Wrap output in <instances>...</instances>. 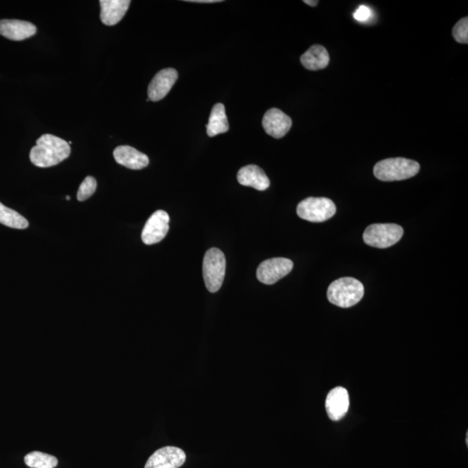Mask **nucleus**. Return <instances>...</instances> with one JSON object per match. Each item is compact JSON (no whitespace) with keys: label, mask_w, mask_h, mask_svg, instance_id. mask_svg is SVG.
I'll return each mask as SVG.
<instances>
[{"label":"nucleus","mask_w":468,"mask_h":468,"mask_svg":"<svg viewBox=\"0 0 468 468\" xmlns=\"http://www.w3.org/2000/svg\"><path fill=\"white\" fill-rule=\"evenodd\" d=\"M238 182L245 187H252L259 191H264L270 187V180L262 168L256 165L240 168L237 175Z\"/></svg>","instance_id":"15"},{"label":"nucleus","mask_w":468,"mask_h":468,"mask_svg":"<svg viewBox=\"0 0 468 468\" xmlns=\"http://www.w3.org/2000/svg\"><path fill=\"white\" fill-rule=\"evenodd\" d=\"M293 268L291 260L274 258L264 260L257 269V278L264 285H274L279 279L288 275Z\"/></svg>","instance_id":"7"},{"label":"nucleus","mask_w":468,"mask_h":468,"mask_svg":"<svg viewBox=\"0 0 468 468\" xmlns=\"http://www.w3.org/2000/svg\"><path fill=\"white\" fill-rule=\"evenodd\" d=\"M130 4L129 0H101L100 18L103 24L109 26L118 24L129 10Z\"/></svg>","instance_id":"16"},{"label":"nucleus","mask_w":468,"mask_h":468,"mask_svg":"<svg viewBox=\"0 0 468 468\" xmlns=\"http://www.w3.org/2000/svg\"><path fill=\"white\" fill-rule=\"evenodd\" d=\"M420 168V164L412 160L389 158L375 164L374 175L382 182H394L414 177Z\"/></svg>","instance_id":"3"},{"label":"nucleus","mask_w":468,"mask_h":468,"mask_svg":"<svg viewBox=\"0 0 468 468\" xmlns=\"http://www.w3.org/2000/svg\"><path fill=\"white\" fill-rule=\"evenodd\" d=\"M356 21L360 22H366L372 17V11L369 7L366 6H361L356 11L354 15Z\"/></svg>","instance_id":"23"},{"label":"nucleus","mask_w":468,"mask_h":468,"mask_svg":"<svg viewBox=\"0 0 468 468\" xmlns=\"http://www.w3.org/2000/svg\"><path fill=\"white\" fill-rule=\"evenodd\" d=\"M178 79V72L172 68L164 69L156 73L148 89V99L158 102L168 94Z\"/></svg>","instance_id":"10"},{"label":"nucleus","mask_w":468,"mask_h":468,"mask_svg":"<svg viewBox=\"0 0 468 468\" xmlns=\"http://www.w3.org/2000/svg\"><path fill=\"white\" fill-rule=\"evenodd\" d=\"M452 36L460 44L468 43V18H463L452 29Z\"/></svg>","instance_id":"22"},{"label":"nucleus","mask_w":468,"mask_h":468,"mask_svg":"<svg viewBox=\"0 0 468 468\" xmlns=\"http://www.w3.org/2000/svg\"><path fill=\"white\" fill-rule=\"evenodd\" d=\"M336 205L328 198L310 197L302 201L297 207L299 217L310 222H324L335 216Z\"/></svg>","instance_id":"6"},{"label":"nucleus","mask_w":468,"mask_h":468,"mask_svg":"<svg viewBox=\"0 0 468 468\" xmlns=\"http://www.w3.org/2000/svg\"><path fill=\"white\" fill-rule=\"evenodd\" d=\"M364 287L359 280L346 277L335 280L329 286L327 296L332 304L341 308H350L363 298Z\"/></svg>","instance_id":"2"},{"label":"nucleus","mask_w":468,"mask_h":468,"mask_svg":"<svg viewBox=\"0 0 468 468\" xmlns=\"http://www.w3.org/2000/svg\"><path fill=\"white\" fill-rule=\"evenodd\" d=\"M350 406V397L346 389L337 387L328 394L325 400L326 412L333 421H340L346 416Z\"/></svg>","instance_id":"12"},{"label":"nucleus","mask_w":468,"mask_h":468,"mask_svg":"<svg viewBox=\"0 0 468 468\" xmlns=\"http://www.w3.org/2000/svg\"><path fill=\"white\" fill-rule=\"evenodd\" d=\"M25 463L32 468H54L59 462L55 456L34 451L25 456Z\"/></svg>","instance_id":"20"},{"label":"nucleus","mask_w":468,"mask_h":468,"mask_svg":"<svg viewBox=\"0 0 468 468\" xmlns=\"http://www.w3.org/2000/svg\"><path fill=\"white\" fill-rule=\"evenodd\" d=\"M228 130L229 124L225 106L222 103H216L211 111L209 124L206 125L207 135L213 137L226 133Z\"/></svg>","instance_id":"18"},{"label":"nucleus","mask_w":468,"mask_h":468,"mask_svg":"<svg viewBox=\"0 0 468 468\" xmlns=\"http://www.w3.org/2000/svg\"><path fill=\"white\" fill-rule=\"evenodd\" d=\"M113 155L118 164L129 170H143L149 164L148 157L145 153L138 151L130 146H119L115 149Z\"/></svg>","instance_id":"14"},{"label":"nucleus","mask_w":468,"mask_h":468,"mask_svg":"<svg viewBox=\"0 0 468 468\" xmlns=\"http://www.w3.org/2000/svg\"><path fill=\"white\" fill-rule=\"evenodd\" d=\"M306 5L310 6H317L318 1L315 0V1H310V0H305L304 1Z\"/></svg>","instance_id":"25"},{"label":"nucleus","mask_w":468,"mask_h":468,"mask_svg":"<svg viewBox=\"0 0 468 468\" xmlns=\"http://www.w3.org/2000/svg\"><path fill=\"white\" fill-rule=\"evenodd\" d=\"M262 125L267 135L279 139L290 131L293 121L283 111L274 108L264 114Z\"/></svg>","instance_id":"11"},{"label":"nucleus","mask_w":468,"mask_h":468,"mask_svg":"<svg viewBox=\"0 0 468 468\" xmlns=\"http://www.w3.org/2000/svg\"><path fill=\"white\" fill-rule=\"evenodd\" d=\"M0 223L15 229H25L29 223L25 217L16 211L8 209L0 203Z\"/></svg>","instance_id":"19"},{"label":"nucleus","mask_w":468,"mask_h":468,"mask_svg":"<svg viewBox=\"0 0 468 468\" xmlns=\"http://www.w3.org/2000/svg\"><path fill=\"white\" fill-rule=\"evenodd\" d=\"M301 63L307 70L318 71L328 66L329 56L324 46L312 45L301 56Z\"/></svg>","instance_id":"17"},{"label":"nucleus","mask_w":468,"mask_h":468,"mask_svg":"<svg viewBox=\"0 0 468 468\" xmlns=\"http://www.w3.org/2000/svg\"><path fill=\"white\" fill-rule=\"evenodd\" d=\"M36 33L37 28L32 23L17 19L0 21V35L7 40L22 41L35 35Z\"/></svg>","instance_id":"13"},{"label":"nucleus","mask_w":468,"mask_h":468,"mask_svg":"<svg viewBox=\"0 0 468 468\" xmlns=\"http://www.w3.org/2000/svg\"><path fill=\"white\" fill-rule=\"evenodd\" d=\"M95 189H97V180L91 176H87L79 187L78 192V201H86L95 194Z\"/></svg>","instance_id":"21"},{"label":"nucleus","mask_w":468,"mask_h":468,"mask_svg":"<svg viewBox=\"0 0 468 468\" xmlns=\"http://www.w3.org/2000/svg\"><path fill=\"white\" fill-rule=\"evenodd\" d=\"M404 236V229L396 224H373L368 226L363 233L365 244L372 247H392Z\"/></svg>","instance_id":"5"},{"label":"nucleus","mask_w":468,"mask_h":468,"mask_svg":"<svg viewBox=\"0 0 468 468\" xmlns=\"http://www.w3.org/2000/svg\"><path fill=\"white\" fill-rule=\"evenodd\" d=\"M66 199H67V201H70L71 197H66Z\"/></svg>","instance_id":"26"},{"label":"nucleus","mask_w":468,"mask_h":468,"mask_svg":"<svg viewBox=\"0 0 468 468\" xmlns=\"http://www.w3.org/2000/svg\"><path fill=\"white\" fill-rule=\"evenodd\" d=\"M226 258L220 249L211 248L203 260V278L206 289L217 293L223 283L226 274Z\"/></svg>","instance_id":"4"},{"label":"nucleus","mask_w":468,"mask_h":468,"mask_svg":"<svg viewBox=\"0 0 468 468\" xmlns=\"http://www.w3.org/2000/svg\"><path fill=\"white\" fill-rule=\"evenodd\" d=\"M71 155V146L61 138L45 134L30 149V160L38 168H49L64 162Z\"/></svg>","instance_id":"1"},{"label":"nucleus","mask_w":468,"mask_h":468,"mask_svg":"<svg viewBox=\"0 0 468 468\" xmlns=\"http://www.w3.org/2000/svg\"><path fill=\"white\" fill-rule=\"evenodd\" d=\"M186 454L175 447H165L156 450L148 458L145 468H179L186 462Z\"/></svg>","instance_id":"9"},{"label":"nucleus","mask_w":468,"mask_h":468,"mask_svg":"<svg viewBox=\"0 0 468 468\" xmlns=\"http://www.w3.org/2000/svg\"><path fill=\"white\" fill-rule=\"evenodd\" d=\"M187 2H193V3H218V2H221L220 0H189V1Z\"/></svg>","instance_id":"24"},{"label":"nucleus","mask_w":468,"mask_h":468,"mask_svg":"<svg viewBox=\"0 0 468 468\" xmlns=\"http://www.w3.org/2000/svg\"><path fill=\"white\" fill-rule=\"evenodd\" d=\"M168 230H170V216L165 211H156L145 224L141 233V240L145 245L159 243L166 237Z\"/></svg>","instance_id":"8"}]
</instances>
